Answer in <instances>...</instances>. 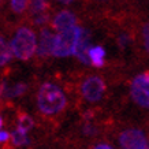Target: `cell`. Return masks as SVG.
Instances as JSON below:
<instances>
[{
	"label": "cell",
	"instance_id": "cell-22",
	"mask_svg": "<svg viewBox=\"0 0 149 149\" xmlns=\"http://www.w3.org/2000/svg\"><path fill=\"white\" fill-rule=\"evenodd\" d=\"M93 149H113V148L108 144H99V145H96Z\"/></svg>",
	"mask_w": 149,
	"mask_h": 149
},
{
	"label": "cell",
	"instance_id": "cell-9",
	"mask_svg": "<svg viewBox=\"0 0 149 149\" xmlns=\"http://www.w3.org/2000/svg\"><path fill=\"white\" fill-rule=\"evenodd\" d=\"M91 34L88 30H82V34L79 37V41L77 44V48H75V52H74V56L78 58L82 63L85 64H91V60H89V51H91Z\"/></svg>",
	"mask_w": 149,
	"mask_h": 149
},
{
	"label": "cell",
	"instance_id": "cell-17",
	"mask_svg": "<svg viewBox=\"0 0 149 149\" xmlns=\"http://www.w3.org/2000/svg\"><path fill=\"white\" fill-rule=\"evenodd\" d=\"M142 37H144L145 49L149 54V23H145L144 27H142Z\"/></svg>",
	"mask_w": 149,
	"mask_h": 149
},
{
	"label": "cell",
	"instance_id": "cell-2",
	"mask_svg": "<svg viewBox=\"0 0 149 149\" xmlns=\"http://www.w3.org/2000/svg\"><path fill=\"white\" fill-rule=\"evenodd\" d=\"M11 52L19 60H29L37 51L36 34L29 27H19L10 42Z\"/></svg>",
	"mask_w": 149,
	"mask_h": 149
},
{
	"label": "cell",
	"instance_id": "cell-18",
	"mask_svg": "<svg viewBox=\"0 0 149 149\" xmlns=\"http://www.w3.org/2000/svg\"><path fill=\"white\" fill-rule=\"evenodd\" d=\"M49 22V15L48 14H41V15H37L36 19H34V23L36 25H47Z\"/></svg>",
	"mask_w": 149,
	"mask_h": 149
},
{
	"label": "cell",
	"instance_id": "cell-21",
	"mask_svg": "<svg viewBox=\"0 0 149 149\" xmlns=\"http://www.w3.org/2000/svg\"><path fill=\"white\" fill-rule=\"evenodd\" d=\"M118 42H119V45L123 48V47H125L127 42H129V38H127L126 36H120L119 38H118Z\"/></svg>",
	"mask_w": 149,
	"mask_h": 149
},
{
	"label": "cell",
	"instance_id": "cell-11",
	"mask_svg": "<svg viewBox=\"0 0 149 149\" xmlns=\"http://www.w3.org/2000/svg\"><path fill=\"white\" fill-rule=\"evenodd\" d=\"M27 91V85L23 84V82H19V84H15L14 86H7V88H3V92L7 97H18V96L25 95Z\"/></svg>",
	"mask_w": 149,
	"mask_h": 149
},
{
	"label": "cell",
	"instance_id": "cell-6",
	"mask_svg": "<svg viewBox=\"0 0 149 149\" xmlns=\"http://www.w3.org/2000/svg\"><path fill=\"white\" fill-rule=\"evenodd\" d=\"M119 144L122 149H146L148 140L141 130L127 129L119 136Z\"/></svg>",
	"mask_w": 149,
	"mask_h": 149
},
{
	"label": "cell",
	"instance_id": "cell-24",
	"mask_svg": "<svg viewBox=\"0 0 149 149\" xmlns=\"http://www.w3.org/2000/svg\"><path fill=\"white\" fill-rule=\"evenodd\" d=\"M0 93H1V89H0Z\"/></svg>",
	"mask_w": 149,
	"mask_h": 149
},
{
	"label": "cell",
	"instance_id": "cell-15",
	"mask_svg": "<svg viewBox=\"0 0 149 149\" xmlns=\"http://www.w3.org/2000/svg\"><path fill=\"white\" fill-rule=\"evenodd\" d=\"M48 8H49V4L47 1H32L30 3V11L32 14H36V17L41 14H47L45 11Z\"/></svg>",
	"mask_w": 149,
	"mask_h": 149
},
{
	"label": "cell",
	"instance_id": "cell-4",
	"mask_svg": "<svg viewBox=\"0 0 149 149\" xmlns=\"http://www.w3.org/2000/svg\"><path fill=\"white\" fill-rule=\"evenodd\" d=\"M130 91L136 104L149 109V71L141 72L133 79Z\"/></svg>",
	"mask_w": 149,
	"mask_h": 149
},
{
	"label": "cell",
	"instance_id": "cell-1",
	"mask_svg": "<svg viewBox=\"0 0 149 149\" xmlns=\"http://www.w3.org/2000/svg\"><path fill=\"white\" fill-rule=\"evenodd\" d=\"M66 96L54 84H42L37 92V105L44 115H56L66 108Z\"/></svg>",
	"mask_w": 149,
	"mask_h": 149
},
{
	"label": "cell",
	"instance_id": "cell-19",
	"mask_svg": "<svg viewBox=\"0 0 149 149\" xmlns=\"http://www.w3.org/2000/svg\"><path fill=\"white\" fill-rule=\"evenodd\" d=\"M10 134L7 133V131H0V144L1 142H7V141L10 140Z\"/></svg>",
	"mask_w": 149,
	"mask_h": 149
},
{
	"label": "cell",
	"instance_id": "cell-10",
	"mask_svg": "<svg viewBox=\"0 0 149 149\" xmlns=\"http://www.w3.org/2000/svg\"><path fill=\"white\" fill-rule=\"evenodd\" d=\"M105 49L100 45H95L92 47L91 51H89V60H91V64L95 66L97 68L104 67V63H105Z\"/></svg>",
	"mask_w": 149,
	"mask_h": 149
},
{
	"label": "cell",
	"instance_id": "cell-3",
	"mask_svg": "<svg viewBox=\"0 0 149 149\" xmlns=\"http://www.w3.org/2000/svg\"><path fill=\"white\" fill-rule=\"evenodd\" d=\"M82 27L75 26L72 29H68L66 32L59 33L55 38L54 47V56L56 58H66L70 55H74L77 44L79 41V37L82 34Z\"/></svg>",
	"mask_w": 149,
	"mask_h": 149
},
{
	"label": "cell",
	"instance_id": "cell-12",
	"mask_svg": "<svg viewBox=\"0 0 149 149\" xmlns=\"http://www.w3.org/2000/svg\"><path fill=\"white\" fill-rule=\"evenodd\" d=\"M13 58V52L10 45L6 42V40L0 36V67L7 64Z\"/></svg>",
	"mask_w": 149,
	"mask_h": 149
},
{
	"label": "cell",
	"instance_id": "cell-13",
	"mask_svg": "<svg viewBox=\"0 0 149 149\" xmlns=\"http://www.w3.org/2000/svg\"><path fill=\"white\" fill-rule=\"evenodd\" d=\"M10 140H11V145H14V146H22V145L29 144V138L26 136V131L19 130V129H17L11 134Z\"/></svg>",
	"mask_w": 149,
	"mask_h": 149
},
{
	"label": "cell",
	"instance_id": "cell-25",
	"mask_svg": "<svg viewBox=\"0 0 149 149\" xmlns=\"http://www.w3.org/2000/svg\"><path fill=\"white\" fill-rule=\"evenodd\" d=\"M148 149H149V148H148Z\"/></svg>",
	"mask_w": 149,
	"mask_h": 149
},
{
	"label": "cell",
	"instance_id": "cell-20",
	"mask_svg": "<svg viewBox=\"0 0 149 149\" xmlns=\"http://www.w3.org/2000/svg\"><path fill=\"white\" fill-rule=\"evenodd\" d=\"M95 127H92L91 125H86L85 127H84V133H85L86 136H92L93 133H95Z\"/></svg>",
	"mask_w": 149,
	"mask_h": 149
},
{
	"label": "cell",
	"instance_id": "cell-8",
	"mask_svg": "<svg viewBox=\"0 0 149 149\" xmlns=\"http://www.w3.org/2000/svg\"><path fill=\"white\" fill-rule=\"evenodd\" d=\"M75 22H77L75 15L71 11L63 10V11H60V13H58L55 15L54 21H52V27L55 30H58L59 33H62L68 30V29L75 27Z\"/></svg>",
	"mask_w": 149,
	"mask_h": 149
},
{
	"label": "cell",
	"instance_id": "cell-14",
	"mask_svg": "<svg viewBox=\"0 0 149 149\" xmlns=\"http://www.w3.org/2000/svg\"><path fill=\"white\" fill-rule=\"evenodd\" d=\"M33 125H34V122H33V119L27 113H25V112L18 113V129L19 130L29 131L33 127Z\"/></svg>",
	"mask_w": 149,
	"mask_h": 149
},
{
	"label": "cell",
	"instance_id": "cell-23",
	"mask_svg": "<svg viewBox=\"0 0 149 149\" xmlns=\"http://www.w3.org/2000/svg\"><path fill=\"white\" fill-rule=\"evenodd\" d=\"M1 126H3V118L0 116V129H1Z\"/></svg>",
	"mask_w": 149,
	"mask_h": 149
},
{
	"label": "cell",
	"instance_id": "cell-5",
	"mask_svg": "<svg viewBox=\"0 0 149 149\" xmlns=\"http://www.w3.org/2000/svg\"><path fill=\"white\" fill-rule=\"evenodd\" d=\"M104 92H105V84H104L103 78L96 77V75L86 78L81 85V93L84 99L92 103L99 101L103 97Z\"/></svg>",
	"mask_w": 149,
	"mask_h": 149
},
{
	"label": "cell",
	"instance_id": "cell-7",
	"mask_svg": "<svg viewBox=\"0 0 149 149\" xmlns=\"http://www.w3.org/2000/svg\"><path fill=\"white\" fill-rule=\"evenodd\" d=\"M55 36L49 29H42L40 33V44L37 47V55L38 58H48L54 55L55 47Z\"/></svg>",
	"mask_w": 149,
	"mask_h": 149
},
{
	"label": "cell",
	"instance_id": "cell-16",
	"mask_svg": "<svg viewBox=\"0 0 149 149\" xmlns=\"http://www.w3.org/2000/svg\"><path fill=\"white\" fill-rule=\"evenodd\" d=\"M27 6H30L29 1H25V0H13L11 1V10L14 13H23L25 10L27 8Z\"/></svg>",
	"mask_w": 149,
	"mask_h": 149
}]
</instances>
